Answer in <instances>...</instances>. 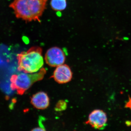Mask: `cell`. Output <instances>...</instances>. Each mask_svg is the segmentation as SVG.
Masks as SVG:
<instances>
[{"instance_id":"277c9868","label":"cell","mask_w":131,"mask_h":131,"mask_svg":"<svg viewBox=\"0 0 131 131\" xmlns=\"http://www.w3.org/2000/svg\"><path fill=\"white\" fill-rule=\"evenodd\" d=\"M45 58L46 62L49 66L57 67L64 63L66 56L64 52L61 48L53 47L47 50Z\"/></svg>"},{"instance_id":"5b68a950","label":"cell","mask_w":131,"mask_h":131,"mask_svg":"<svg viewBox=\"0 0 131 131\" xmlns=\"http://www.w3.org/2000/svg\"><path fill=\"white\" fill-rule=\"evenodd\" d=\"M107 121V116L106 113L103 110L96 109L90 114L86 124L90 125L94 129L102 130L106 126Z\"/></svg>"},{"instance_id":"7a4b0ae2","label":"cell","mask_w":131,"mask_h":131,"mask_svg":"<svg viewBox=\"0 0 131 131\" xmlns=\"http://www.w3.org/2000/svg\"><path fill=\"white\" fill-rule=\"evenodd\" d=\"M40 47H31L17 55L18 70L24 73H37L42 68L44 60Z\"/></svg>"},{"instance_id":"30bf717a","label":"cell","mask_w":131,"mask_h":131,"mask_svg":"<svg viewBox=\"0 0 131 131\" xmlns=\"http://www.w3.org/2000/svg\"><path fill=\"white\" fill-rule=\"evenodd\" d=\"M126 107H127L131 109V98L129 100V101L126 103Z\"/></svg>"},{"instance_id":"8992f818","label":"cell","mask_w":131,"mask_h":131,"mask_svg":"<svg viewBox=\"0 0 131 131\" xmlns=\"http://www.w3.org/2000/svg\"><path fill=\"white\" fill-rule=\"evenodd\" d=\"M52 77L59 84H64L71 81L73 73L69 66L63 64L57 67Z\"/></svg>"},{"instance_id":"52a82bcc","label":"cell","mask_w":131,"mask_h":131,"mask_svg":"<svg viewBox=\"0 0 131 131\" xmlns=\"http://www.w3.org/2000/svg\"><path fill=\"white\" fill-rule=\"evenodd\" d=\"M31 103L36 108L43 110L49 107L50 99L47 94L40 91L33 95L31 99Z\"/></svg>"},{"instance_id":"3957f363","label":"cell","mask_w":131,"mask_h":131,"mask_svg":"<svg viewBox=\"0 0 131 131\" xmlns=\"http://www.w3.org/2000/svg\"><path fill=\"white\" fill-rule=\"evenodd\" d=\"M46 73V70L41 68L38 73H20L13 75L10 79L11 88L19 94H22L35 82L42 80Z\"/></svg>"},{"instance_id":"9c48e42d","label":"cell","mask_w":131,"mask_h":131,"mask_svg":"<svg viewBox=\"0 0 131 131\" xmlns=\"http://www.w3.org/2000/svg\"><path fill=\"white\" fill-rule=\"evenodd\" d=\"M67 103L63 100L59 101L57 103L55 107V110L56 111L60 112L65 110L67 108Z\"/></svg>"},{"instance_id":"ba28073f","label":"cell","mask_w":131,"mask_h":131,"mask_svg":"<svg viewBox=\"0 0 131 131\" xmlns=\"http://www.w3.org/2000/svg\"><path fill=\"white\" fill-rule=\"evenodd\" d=\"M50 5L52 9L54 11L61 12L67 7V0H51Z\"/></svg>"},{"instance_id":"6da1fadb","label":"cell","mask_w":131,"mask_h":131,"mask_svg":"<svg viewBox=\"0 0 131 131\" xmlns=\"http://www.w3.org/2000/svg\"><path fill=\"white\" fill-rule=\"evenodd\" d=\"M48 0H13L9 7L16 18L26 21H40Z\"/></svg>"}]
</instances>
